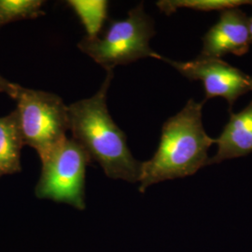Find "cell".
Segmentation results:
<instances>
[{
  "instance_id": "6da1fadb",
  "label": "cell",
  "mask_w": 252,
  "mask_h": 252,
  "mask_svg": "<svg viewBox=\"0 0 252 252\" xmlns=\"http://www.w3.org/2000/svg\"><path fill=\"white\" fill-rule=\"evenodd\" d=\"M113 71H108L98 92L90 98L68 107L72 138L99 163L106 176L113 180L138 183L142 162L130 152L126 135L113 122L107 106Z\"/></svg>"
},
{
  "instance_id": "7a4b0ae2",
  "label": "cell",
  "mask_w": 252,
  "mask_h": 252,
  "mask_svg": "<svg viewBox=\"0 0 252 252\" xmlns=\"http://www.w3.org/2000/svg\"><path fill=\"white\" fill-rule=\"evenodd\" d=\"M206 101L193 99L162 126L159 147L153 158L142 162L139 191L153 184L194 175L208 165L207 152L215 139L207 135L202 122Z\"/></svg>"
},
{
  "instance_id": "3957f363",
  "label": "cell",
  "mask_w": 252,
  "mask_h": 252,
  "mask_svg": "<svg viewBox=\"0 0 252 252\" xmlns=\"http://www.w3.org/2000/svg\"><path fill=\"white\" fill-rule=\"evenodd\" d=\"M154 35V22L140 3L128 12L127 18L111 20L102 36H85L78 47L108 72L113 71L117 65L133 63L141 58L162 60L163 56L155 53L150 46Z\"/></svg>"
},
{
  "instance_id": "277c9868",
  "label": "cell",
  "mask_w": 252,
  "mask_h": 252,
  "mask_svg": "<svg viewBox=\"0 0 252 252\" xmlns=\"http://www.w3.org/2000/svg\"><path fill=\"white\" fill-rule=\"evenodd\" d=\"M14 100L24 145L34 149L41 160L66 138L68 107L57 94L21 85Z\"/></svg>"
},
{
  "instance_id": "5b68a950",
  "label": "cell",
  "mask_w": 252,
  "mask_h": 252,
  "mask_svg": "<svg viewBox=\"0 0 252 252\" xmlns=\"http://www.w3.org/2000/svg\"><path fill=\"white\" fill-rule=\"evenodd\" d=\"M40 162V177L35 188L36 197L84 210L86 168L92 162L87 152L73 138L66 137Z\"/></svg>"
},
{
  "instance_id": "8992f818",
  "label": "cell",
  "mask_w": 252,
  "mask_h": 252,
  "mask_svg": "<svg viewBox=\"0 0 252 252\" xmlns=\"http://www.w3.org/2000/svg\"><path fill=\"white\" fill-rule=\"evenodd\" d=\"M162 61L174 66L191 81H202L206 98L221 96L232 107L239 96L252 91V77L219 58L200 56L192 61L177 62L166 57Z\"/></svg>"
},
{
  "instance_id": "52a82bcc",
  "label": "cell",
  "mask_w": 252,
  "mask_h": 252,
  "mask_svg": "<svg viewBox=\"0 0 252 252\" xmlns=\"http://www.w3.org/2000/svg\"><path fill=\"white\" fill-rule=\"evenodd\" d=\"M203 41L200 56L219 59L228 54L242 56L252 43L249 17L238 8L221 10L220 20L207 31Z\"/></svg>"
},
{
  "instance_id": "ba28073f",
  "label": "cell",
  "mask_w": 252,
  "mask_h": 252,
  "mask_svg": "<svg viewBox=\"0 0 252 252\" xmlns=\"http://www.w3.org/2000/svg\"><path fill=\"white\" fill-rule=\"evenodd\" d=\"M215 143L218 152L209 159L208 165L252 153V101L239 113L231 112L228 124Z\"/></svg>"
},
{
  "instance_id": "9c48e42d",
  "label": "cell",
  "mask_w": 252,
  "mask_h": 252,
  "mask_svg": "<svg viewBox=\"0 0 252 252\" xmlns=\"http://www.w3.org/2000/svg\"><path fill=\"white\" fill-rule=\"evenodd\" d=\"M24 141L15 110L0 118V178L22 171L21 151Z\"/></svg>"
},
{
  "instance_id": "30bf717a",
  "label": "cell",
  "mask_w": 252,
  "mask_h": 252,
  "mask_svg": "<svg viewBox=\"0 0 252 252\" xmlns=\"http://www.w3.org/2000/svg\"><path fill=\"white\" fill-rule=\"evenodd\" d=\"M66 5L72 9L85 28L88 37H96L108 20L107 0H68Z\"/></svg>"
},
{
  "instance_id": "8fae6325",
  "label": "cell",
  "mask_w": 252,
  "mask_h": 252,
  "mask_svg": "<svg viewBox=\"0 0 252 252\" xmlns=\"http://www.w3.org/2000/svg\"><path fill=\"white\" fill-rule=\"evenodd\" d=\"M42 0H0V28L8 24L44 15Z\"/></svg>"
},
{
  "instance_id": "7c38bea8",
  "label": "cell",
  "mask_w": 252,
  "mask_h": 252,
  "mask_svg": "<svg viewBox=\"0 0 252 252\" xmlns=\"http://www.w3.org/2000/svg\"><path fill=\"white\" fill-rule=\"evenodd\" d=\"M159 9L170 15L179 9H194L197 11L224 10L238 8L242 5H252V0H161L157 2Z\"/></svg>"
},
{
  "instance_id": "4fadbf2b",
  "label": "cell",
  "mask_w": 252,
  "mask_h": 252,
  "mask_svg": "<svg viewBox=\"0 0 252 252\" xmlns=\"http://www.w3.org/2000/svg\"><path fill=\"white\" fill-rule=\"evenodd\" d=\"M19 84L10 82L0 75V93L8 94L12 99H15L19 89Z\"/></svg>"
},
{
  "instance_id": "5bb4252c",
  "label": "cell",
  "mask_w": 252,
  "mask_h": 252,
  "mask_svg": "<svg viewBox=\"0 0 252 252\" xmlns=\"http://www.w3.org/2000/svg\"><path fill=\"white\" fill-rule=\"evenodd\" d=\"M249 29H250V36L252 42V17L249 18Z\"/></svg>"
}]
</instances>
